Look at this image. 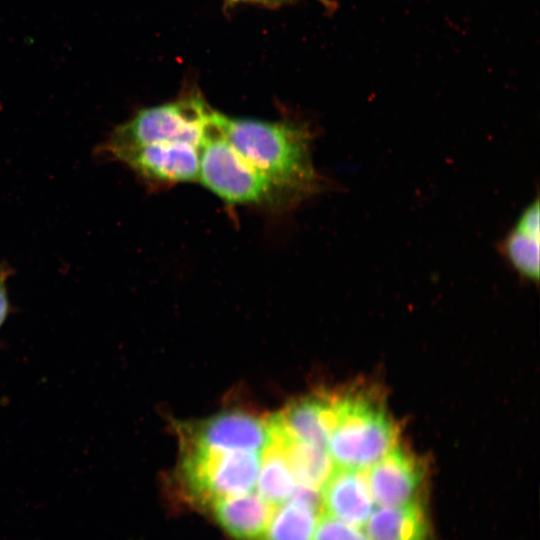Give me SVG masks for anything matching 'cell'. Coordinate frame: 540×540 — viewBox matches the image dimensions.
I'll return each mask as SVG.
<instances>
[{
	"label": "cell",
	"instance_id": "9c48e42d",
	"mask_svg": "<svg viewBox=\"0 0 540 540\" xmlns=\"http://www.w3.org/2000/svg\"><path fill=\"white\" fill-rule=\"evenodd\" d=\"M421 478L420 464L396 446L369 467L366 475L374 502L387 507L414 502Z\"/></svg>",
	"mask_w": 540,
	"mask_h": 540
},
{
	"label": "cell",
	"instance_id": "7c38bea8",
	"mask_svg": "<svg viewBox=\"0 0 540 540\" xmlns=\"http://www.w3.org/2000/svg\"><path fill=\"white\" fill-rule=\"evenodd\" d=\"M221 528L235 540H262L273 515V506L258 493L224 497L211 503Z\"/></svg>",
	"mask_w": 540,
	"mask_h": 540
},
{
	"label": "cell",
	"instance_id": "8992f818",
	"mask_svg": "<svg viewBox=\"0 0 540 540\" xmlns=\"http://www.w3.org/2000/svg\"><path fill=\"white\" fill-rule=\"evenodd\" d=\"M200 147L185 142L155 143L112 156L149 185L165 187L198 180Z\"/></svg>",
	"mask_w": 540,
	"mask_h": 540
},
{
	"label": "cell",
	"instance_id": "7a4b0ae2",
	"mask_svg": "<svg viewBox=\"0 0 540 540\" xmlns=\"http://www.w3.org/2000/svg\"><path fill=\"white\" fill-rule=\"evenodd\" d=\"M197 181L228 204L277 210L296 203L233 149L215 129L213 116L200 150Z\"/></svg>",
	"mask_w": 540,
	"mask_h": 540
},
{
	"label": "cell",
	"instance_id": "ba28073f",
	"mask_svg": "<svg viewBox=\"0 0 540 540\" xmlns=\"http://www.w3.org/2000/svg\"><path fill=\"white\" fill-rule=\"evenodd\" d=\"M268 422L276 436L326 448L335 422V397L298 400Z\"/></svg>",
	"mask_w": 540,
	"mask_h": 540
},
{
	"label": "cell",
	"instance_id": "ac0fdd59",
	"mask_svg": "<svg viewBox=\"0 0 540 540\" xmlns=\"http://www.w3.org/2000/svg\"><path fill=\"white\" fill-rule=\"evenodd\" d=\"M318 1H320L321 3H323L324 5H326V6H328V7H331V6H332L330 0H318Z\"/></svg>",
	"mask_w": 540,
	"mask_h": 540
},
{
	"label": "cell",
	"instance_id": "4fadbf2b",
	"mask_svg": "<svg viewBox=\"0 0 540 540\" xmlns=\"http://www.w3.org/2000/svg\"><path fill=\"white\" fill-rule=\"evenodd\" d=\"M317 492L297 486L272 515L265 540H311L317 524Z\"/></svg>",
	"mask_w": 540,
	"mask_h": 540
},
{
	"label": "cell",
	"instance_id": "9a60e30c",
	"mask_svg": "<svg viewBox=\"0 0 540 540\" xmlns=\"http://www.w3.org/2000/svg\"><path fill=\"white\" fill-rule=\"evenodd\" d=\"M273 440L282 447L297 485L318 492L334 470L327 449L278 436Z\"/></svg>",
	"mask_w": 540,
	"mask_h": 540
},
{
	"label": "cell",
	"instance_id": "277c9868",
	"mask_svg": "<svg viewBox=\"0 0 540 540\" xmlns=\"http://www.w3.org/2000/svg\"><path fill=\"white\" fill-rule=\"evenodd\" d=\"M395 444L396 428L382 408L363 397L335 398V422L326 445L334 465L369 468Z\"/></svg>",
	"mask_w": 540,
	"mask_h": 540
},
{
	"label": "cell",
	"instance_id": "6da1fadb",
	"mask_svg": "<svg viewBox=\"0 0 540 540\" xmlns=\"http://www.w3.org/2000/svg\"><path fill=\"white\" fill-rule=\"evenodd\" d=\"M213 124L247 163L295 202L323 187L322 177L313 165L309 128L286 120L234 118L216 110Z\"/></svg>",
	"mask_w": 540,
	"mask_h": 540
},
{
	"label": "cell",
	"instance_id": "52a82bcc",
	"mask_svg": "<svg viewBox=\"0 0 540 540\" xmlns=\"http://www.w3.org/2000/svg\"><path fill=\"white\" fill-rule=\"evenodd\" d=\"M190 446L214 451L262 453L273 442L268 420L230 411L211 417L191 431Z\"/></svg>",
	"mask_w": 540,
	"mask_h": 540
},
{
	"label": "cell",
	"instance_id": "3957f363",
	"mask_svg": "<svg viewBox=\"0 0 540 540\" xmlns=\"http://www.w3.org/2000/svg\"><path fill=\"white\" fill-rule=\"evenodd\" d=\"M213 111L196 95L141 109L113 130L101 150L112 157L121 151L155 143L185 142L201 148Z\"/></svg>",
	"mask_w": 540,
	"mask_h": 540
},
{
	"label": "cell",
	"instance_id": "d6986e66",
	"mask_svg": "<svg viewBox=\"0 0 540 540\" xmlns=\"http://www.w3.org/2000/svg\"><path fill=\"white\" fill-rule=\"evenodd\" d=\"M251 1H266V2H268V1H275V0H251Z\"/></svg>",
	"mask_w": 540,
	"mask_h": 540
},
{
	"label": "cell",
	"instance_id": "5bb4252c",
	"mask_svg": "<svg viewBox=\"0 0 540 540\" xmlns=\"http://www.w3.org/2000/svg\"><path fill=\"white\" fill-rule=\"evenodd\" d=\"M369 540H426L428 525L415 502L401 506H380L366 522Z\"/></svg>",
	"mask_w": 540,
	"mask_h": 540
},
{
	"label": "cell",
	"instance_id": "8fae6325",
	"mask_svg": "<svg viewBox=\"0 0 540 540\" xmlns=\"http://www.w3.org/2000/svg\"><path fill=\"white\" fill-rule=\"evenodd\" d=\"M497 250L525 279L538 282L540 256V207L536 195L520 213L512 229L498 242Z\"/></svg>",
	"mask_w": 540,
	"mask_h": 540
},
{
	"label": "cell",
	"instance_id": "e0dca14e",
	"mask_svg": "<svg viewBox=\"0 0 540 540\" xmlns=\"http://www.w3.org/2000/svg\"><path fill=\"white\" fill-rule=\"evenodd\" d=\"M311 540H369V538L358 526L325 515L317 521Z\"/></svg>",
	"mask_w": 540,
	"mask_h": 540
},
{
	"label": "cell",
	"instance_id": "30bf717a",
	"mask_svg": "<svg viewBox=\"0 0 540 540\" xmlns=\"http://www.w3.org/2000/svg\"><path fill=\"white\" fill-rule=\"evenodd\" d=\"M320 490L328 515L346 523L361 526L373 511L375 502L361 470L337 467Z\"/></svg>",
	"mask_w": 540,
	"mask_h": 540
},
{
	"label": "cell",
	"instance_id": "2e32d148",
	"mask_svg": "<svg viewBox=\"0 0 540 540\" xmlns=\"http://www.w3.org/2000/svg\"><path fill=\"white\" fill-rule=\"evenodd\" d=\"M256 483L258 494L272 505L290 499L298 486L282 447L274 440L262 452Z\"/></svg>",
	"mask_w": 540,
	"mask_h": 540
},
{
	"label": "cell",
	"instance_id": "5b68a950",
	"mask_svg": "<svg viewBox=\"0 0 540 540\" xmlns=\"http://www.w3.org/2000/svg\"><path fill=\"white\" fill-rule=\"evenodd\" d=\"M261 453L214 451L189 446L183 472L190 491L203 501L250 492L256 484Z\"/></svg>",
	"mask_w": 540,
	"mask_h": 540
}]
</instances>
